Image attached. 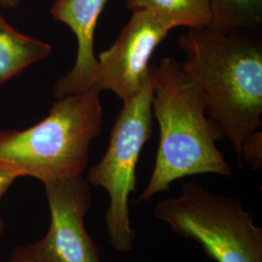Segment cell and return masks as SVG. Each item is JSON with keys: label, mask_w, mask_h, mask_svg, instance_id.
<instances>
[{"label": "cell", "mask_w": 262, "mask_h": 262, "mask_svg": "<svg viewBox=\"0 0 262 262\" xmlns=\"http://www.w3.org/2000/svg\"><path fill=\"white\" fill-rule=\"evenodd\" d=\"M51 212L46 235L25 246L40 262H101L84 217L92 205L90 184L82 175L44 184Z\"/></svg>", "instance_id": "6"}, {"label": "cell", "mask_w": 262, "mask_h": 262, "mask_svg": "<svg viewBox=\"0 0 262 262\" xmlns=\"http://www.w3.org/2000/svg\"><path fill=\"white\" fill-rule=\"evenodd\" d=\"M107 0H56L53 17L73 31L78 49L75 64L54 86L56 99L94 90L98 62L94 55V33Z\"/></svg>", "instance_id": "8"}, {"label": "cell", "mask_w": 262, "mask_h": 262, "mask_svg": "<svg viewBox=\"0 0 262 262\" xmlns=\"http://www.w3.org/2000/svg\"><path fill=\"white\" fill-rule=\"evenodd\" d=\"M152 115L159 125V145L149 183L138 197L148 202L179 179L215 174L232 176L230 165L216 147L225 136L207 113L199 85L181 62L163 57L150 66Z\"/></svg>", "instance_id": "2"}, {"label": "cell", "mask_w": 262, "mask_h": 262, "mask_svg": "<svg viewBox=\"0 0 262 262\" xmlns=\"http://www.w3.org/2000/svg\"><path fill=\"white\" fill-rule=\"evenodd\" d=\"M8 262H40L28 253L26 247H18L11 254Z\"/></svg>", "instance_id": "14"}, {"label": "cell", "mask_w": 262, "mask_h": 262, "mask_svg": "<svg viewBox=\"0 0 262 262\" xmlns=\"http://www.w3.org/2000/svg\"><path fill=\"white\" fill-rule=\"evenodd\" d=\"M3 229H4V223H3V221H2V219H1V216H0V235L3 232ZM0 262L2 261L0 260Z\"/></svg>", "instance_id": "16"}, {"label": "cell", "mask_w": 262, "mask_h": 262, "mask_svg": "<svg viewBox=\"0 0 262 262\" xmlns=\"http://www.w3.org/2000/svg\"><path fill=\"white\" fill-rule=\"evenodd\" d=\"M99 92L57 99L43 121L25 130H0V165L43 184L82 175L92 142L103 127Z\"/></svg>", "instance_id": "3"}, {"label": "cell", "mask_w": 262, "mask_h": 262, "mask_svg": "<svg viewBox=\"0 0 262 262\" xmlns=\"http://www.w3.org/2000/svg\"><path fill=\"white\" fill-rule=\"evenodd\" d=\"M51 53V45L20 33L0 14V85Z\"/></svg>", "instance_id": "9"}, {"label": "cell", "mask_w": 262, "mask_h": 262, "mask_svg": "<svg viewBox=\"0 0 262 262\" xmlns=\"http://www.w3.org/2000/svg\"><path fill=\"white\" fill-rule=\"evenodd\" d=\"M111 47L101 52L94 90L111 91L122 103L138 94L149 78L150 60L169 30L154 14L135 11Z\"/></svg>", "instance_id": "7"}, {"label": "cell", "mask_w": 262, "mask_h": 262, "mask_svg": "<svg viewBox=\"0 0 262 262\" xmlns=\"http://www.w3.org/2000/svg\"><path fill=\"white\" fill-rule=\"evenodd\" d=\"M152 84L150 74L140 92L123 103L110 135L106 152L89 171L90 185L102 187L109 195L105 224L109 242L118 253H129L135 241L131 227L129 196L136 190V167L152 131Z\"/></svg>", "instance_id": "5"}, {"label": "cell", "mask_w": 262, "mask_h": 262, "mask_svg": "<svg viewBox=\"0 0 262 262\" xmlns=\"http://www.w3.org/2000/svg\"><path fill=\"white\" fill-rule=\"evenodd\" d=\"M19 2V0H0V6L3 8H14Z\"/></svg>", "instance_id": "15"}, {"label": "cell", "mask_w": 262, "mask_h": 262, "mask_svg": "<svg viewBox=\"0 0 262 262\" xmlns=\"http://www.w3.org/2000/svg\"><path fill=\"white\" fill-rule=\"evenodd\" d=\"M20 177L13 169L0 165V199L8 190L16 179Z\"/></svg>", "instance_id": "13"}, {"label": "cell", "mask_w": 262, "mask_h": 262, "mask_svg": "<svg viewBox=\"0 0 262 262\" xmlns=\"http://www.w3.org/2000/svg\"><path fill=\"white\" fill-rule=\"evenodd\" d=\"M211 26L223 30L256 32L262 25V0H208Z\"/></svg>", "instance_id": "11"}, {"label": "cell", "mask_w": 262, "mask_h": 262, "mask_svg": "<svg viewBox=\"0 0 262 262\" xmlns=\"http://www.w3.org/2000/svg\"><path fill=\"white\" fill-rule=\"evenodd\" d=\"M252 32L213 27L180 35L181 62L201 89L207 113L239 159L244 145L262 127V44Z\"/></svg>", "instance_id": "1"}, {"label": "cell", "mask_w": 262, "mask_h": 262, "mask_svg": "<svg viewBox=\"0 0 262 262\" xmlns=\"http://www.w3.org/2000/svg\"><path fill=\"white\" fill-rule=\"evenodd\" d=\"M244 160L253 170H259L262 166V132L256 131L246 142L241 150L238 161Z\"/></svg>", "instance_id": "12"}, {"label": "cell", "mask_w": 262, "mask_h": 262, "mask_svg": "<svg viewBox=\"0 0 262 262\" xmlns=\"http://www.w3.org/2000/svg\"><path fill=\"white\" fill-rule=\"evenodd\" d=\"M125 6L132 12L148 11L168 29L202 28L211 26L208 0H126Z\"/></svg>", "instance_id": "10"}, {"label": "cell", "mask_w": 262, "mask_h": 262, "mask_svg": "<svg viewBox=\"0 0 262 262\" xmlns=\"http://www.w3.org/2000/svg\"><path fill=\"white\" fill-rule=\"evenodd\" d=\"M154 215L174 233L194 240L215 262H262V228L238 198L189 182L179 196L159 202Z\"/></svg>", "instance_id": "4"}]
</instances>
